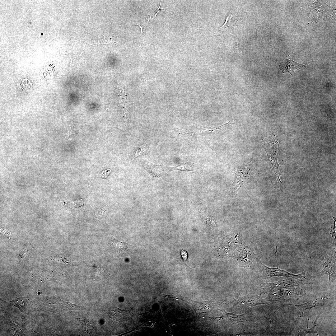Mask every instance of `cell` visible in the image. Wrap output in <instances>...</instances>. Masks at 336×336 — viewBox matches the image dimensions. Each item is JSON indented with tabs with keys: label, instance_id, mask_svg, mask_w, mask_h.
Wrapping results in <instances>:
<instances>
[{
	"label": "cell",
	"instance_id": "obj_17",
	"mask_svg": "<svg viewBox=\"0 0 336 336\" xmlns=\"http://www.w3.org/2000/svg\"><path fill=\"white\" fill-rule=\"evenodd\" d=\"M111 170L110 169L104 170L100 175V177L103 179H107Z\"/></svg>",
	"mask_w": 336,
	"mask_h": 336
},
{
	"label": "cell",
	"instance_id": "obj_4",
	"mask_svg": "<svg viewBox=\"0 0 336 336\" xmlns=\"http://www.w3.org/2000/svg\"><path fill=\"white\" fill-rule=\"evenodd\" d=\"M321 260L323 270L319 273V276L327 274L329 277V287L332 284L336 278L335 261L332 259L325 251L322 254Z\"/></svg>",
	"mask_w": 336,
	"mask_h": 336
},
{
	"label": "cell",
	"instance_id": "obj_18",
	"mask_svg": "<svg viewBox=\"0 0 336 336\" xmlns=\"http://www.w3.org/2000/svg\"><path fill=\"white\" fill-rule=\"evenodd\" d=\"M181 255L184 261H185L188 257V254L187 252L184 250H182L181 251Z\"/></svg>",
	"mask_w": 336,
	"mask_h": 336
},
{
	"label": "cell",
	"instance_id": "obj_10",
	"mask_svg": "<svg viewBox=\"0 0 336 336\" xmlns=\"http://www.w3.org/2000/svg\"><path fill=\"white\" fill-rule=\"evenodd\" d=\"M223 313L222 320H226L232 324L240 322L245 320L243 315H236L226 312L224 310L218 309Z\"/></svg>",
	"mask_w": 336,
	"mask_h": 336
},
{
	"label": "cell",
	"instance_id": "obj_12",
	"mask_svg": "<svg viewBox=\"0 0 336 336\" xmlns=\"http://www.w3.org/2000/svg\"><path fill=\"white\" fill-rule=\"evenodd\" d=\"M147 144L144 143L139 146L137 147L135 149L133 152V160L138 156L146 154L147 153Z\"/></svg>",
	"mask_w": 336,
	"mask_h": 336
},
{
	"label": "cell",
	"instance_id": "obj_2",
	"mask_svg": "<svg viewBox=\"0 0 336 336\" xmlns=\"http://www.w3.org/2000/svg\"><path fill=\"white\" fill-rule=\"evenodd\" d=\"M306 294L305 291L299 287H294L291 289H281L268 296L269 299L274 298L280 303H287L296 300H298Z\"/></svg>",
	"mask_w": 336,
	"mask_h": 336
},
{
	"label": "cell",
	"instance_id": "obj_20",
	"mask_svg": "<svg viewBox=\"0 0 336 336\" xmlns=\"http://www.w3.org/2000/svg\"><path fill=\"white\" fill-rule=\"evenodd\" d=\"M332 230L330 231V233L331 234L332 237L335 236L336 233L335 231V224L334 222V225H332L331 226Z\"/></svg>",
	"mask_w": 336,
	"mask_h": 336
},
{
	"label": "cell",
	"instance_id": "obj_16",
	"mask_svg": "<svg viewBox=\"0 0 336 336\" xmlns=\"http://www.w3.org/2000/svg\"><path fill=\"white\" fill-rule=\"evenodd\" d=\"M95 214L97 218L101 219L106 215V211L102 209L98 208L95 210Z\"/></svg>",
	"mask_w": 336,
	"mask_h": 336
},
{
	"label": "cell",
	"instance_id": "obj_6",
	"mask_svg": "<svg viewBox=\"0 0 336 336\" xmlns=\"http://www.w3.org/2000/svg\"><path fill=\"white\" fill-rule=\"evenodd\" d=\"M306 65L301 64L292 60L290 56L288 55L285 61L280 64V69L283 73L288 72L292 75L297 71L306 68Z\"/></svg>",
	"mask_w": 336,
	"mask_h": 336
},
{
	"label": "cell",
	"instance_id": "obj_21",
	"mask_svg": "<svg viewBox=\"0 0 336 336\" xmlns=\"http://www.w3.org/2000/svg\"><path fill=\"white\" fill-rule=\"evenodd\" d=\"M27 250H24L19 255V256L21 257V258H23V254H24V253L27 252Z\"/></svg>",
	"mask_w": 336,
	"mask_h": 336
},
{
	"label": "cell",
	"instance_id": "obj_5",
	"mask_svg": "<svg viewBox=\"0 0 336 336\" xmlns=\"http://www.w3.org/2000/svg\"><path fill=\"white\" fill-rule=\"evenodd\" d=\"M329 298L330 295L329 294H323L307 302L298 305L288 304L285 306L290 305L296 307L300 311V316L302 317L305 310L309 309L310 311L313 307L319 306H323L327 303Z\"/></svg>",
	"mask_w": 336,
	"mask_h": 336
},
{
	"label": "cell",
	"instance_id": "obj_1",
	"mask_svg": "<svg viewBox=\"0 0 336 336\" xmlns=\"http://www.w3.org/2000/svg\"><path fill=\"white\" fill-rule=\"evenodd\" d=\"M312 279L296 278H288L277 282L264 283L266 292L269 295L283 288L310 284L312 283Z\"/></svg>",
	"mask_w": 336,
	"mask_h": 336
},
{
	"label": "cell",
	"instance_id": "obj_13",
	"mask_svg": "<svg viewBox=\"0 0 336 336\" xmlns=\"http://www.w3.org/2000/svg\"><path fill=\"white\" fill-rule=\"evenodd\" d=\"M320 314L318 316L317 318L315 320L314 325L310 329H308L307 327L306 329H303V330H301L299 333L298 335L301 336H306L307 334L309 333L318 334V332L317 331L316 329V324L317 320L319 318L320 315Z\"/></svg>",
	"mask_w": 336,
	"mask_h": 336
},
{
	"label": "cell",
	"instance_id": "obj_11",
	"mask_svg": "<svg viewBox=\"0 0 336 336\" xmlns=\"http://www.w3.org/2000/svg\"><path fill=\"white\" fill-rule=\"evenodd\" d=\"M112 244L116 249L126 251H129L131 247H133L127 243L120 242L117 240H114Z\"/></svg>",
	"mask_w": 336,
	"mask_h": 336
},
{
	"label": "cell",
	"instance_id": "obj_19",
	"mask_svg": "<svg viewBox=\"0 0 336 336\" xmlns=\"http://www.w3.org/2000/svg\"><path fill=\"white\" fill-rule=\"evenodd\" d=\"M161 294V295H160V296H159L164 297H167V298H173V299H177V300H181V301H184L183 300H182V299H181L179 298H177V297H173V296H172L171 295H166V294Z\"/></svg>",
	"mask_w": 336,
	"mask_h": 336
},
{
	"label": "cell",
	"instance_id": "obj_7",
	"mask_svg": "<svg viewBox=\"0 0 336 336\" xmlns=\"http://www.w3.org/2000/svg\"><path fill=\"white\" fill-rule=\"evenodd\" d=\"M240 301L243 306L247 308L260 305L266 304V302L257 295L245 296L240 299Z\"/></svg>",
	"mask_w": 336,
	"mask_h": 336
},
{
	"label": "cell",
	"instance_id": "obj_8",
	"mask_svg": "<svg viewBox=\"0 0 336 336\" xmlns=\"http://www.w3.org/2000/svg\"><path fill=\"white\" fill-rule=\"evenodd\" d=\"M149 164L152 166L151 169H146V170L149 172L151 175H156V176L160 175L167 173L170 170H173L174 168L164 166L157 165L148 163Z\"/></svg>",
	"mask_w": 336,
	"mask_h": 336
},
{
	"label": "cell",
	"instance_id": "obj_9",
	"mask_svg": "<svg viewBox=\"0 0 336 336\" xmlns=\"http://www.w3.org/2000/svg\"><path fill=\"white\" fill-rule=\"evenodd\" d=\"M200 218L202 221L207 226L211 228H214L217 226V223L215 218L204 210L199 212Z\"/></svg>",
	"mask_w": 336,
	"mask_h": 336
},
{
	"label": "cell",
	"instance_id": "obj_15",
	"mask_svg": "<svg viewBox=\"0 0 336 336\" xmlns=\"http://www.w3.org/2000/svg\"><path fill=\"white\" fill-rule=\"evenodd\" d=\"M189 164L186 163H184L178 166L177 167H175V168L176 170H178L182 171H189L191 170L193 168L190 166Z\"/></svg>",
	"mask_w": 336,
	"mask_h": 336
},
{
	"label": "cell",
	"instance_id": "obj_3",
	"mask_svg": "<svg viewBox=\"0 0 336 336\" xmlns=\"http://www.w3.org/2000/svg\"><path fill=\"white\" fill-rule=\"evenodd\" d=\"M262 269L265 277L270 278L273 277H284L287 278H301L313 279L314 277L310 275L308 273L304 271L297 274L288 273L287 271L280 269L278 267L276 268L269 267L262 263Z\"/></svg>",
	"mask_w": 336,
	"mask_h": 336
},
{
	"label": "cell",
	"instance_id": "obj_14",
	"mask_svg": "<svg viewBox=\"0 0 336 336\" xmlns=\"http://www.w3.org/2000/svg\"><path fill=\"white\" fill-rule=\"evenodd\" d=\"M236 18L234 16H233L231 15H229L226 17V21L223 26L219 27L220 28H227L229 27V26L233 21H235Z\"/></svg>",
	"mask_w": 336,
	"mask_h": 336
}]
</instances>
